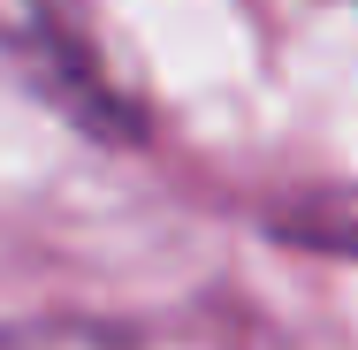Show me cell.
I'll use <instances>...</instances> for the list:
<instances>
[{
    "label": "cell",
    "mask_w": 358,
    "mask_h": 350,
    "mask_svg": "<svg viewBox=\"0 0 358 350\" xmlns=\"http://www.w3.org/2000/svg\"><path fill=\"white\" fill-rule=\"evenodd\" d=\"M0 54L54 107H69L84 122H99V130H122L115 76L99 61V46L84 38V23L69 15V0H0Z\"/></svg>",
    "instance_id": "cell-1"
}]
</instances>
